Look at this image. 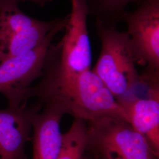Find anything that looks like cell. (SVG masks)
<instances>
[{"mask_svg":"<svg viewBox=\"0 0 159 159\" xmlns=\"http://www.w3.org/2000/svg\"><path fill=\"white\" fill-rule=\"evenodd\" d=\"M27 97H35L43 105H57L65 114L85 121L113 117L129 122L116 98L91 69L50 84L31 86Z\"/></svg>","mask_w":159,"mask_h":159,"instance_id":"cell-1","label":"cell"},{"mask_svg":"<svg viewBox=\"0 0 159 159\" xmlns=\"http://www.w3.org/2000/svg\"><path fill=\"white\" fill-rule=\"evenodd\" d=\"M87 16L83 0H75V4L71 6L63 37L56 44L51 43L47 51L39 83L50 84L91 69L92 55Z\"/></svg>","mask_w":159,"mask_h":159,"instance_id":"cell-2","label":"cell"},{"mask_svg":"<svg viewBox=\"0 0 159 159\" xmlns=\"http://www.w3.org/2000/svg\"><path fill=\"white\" fill-rule=\"evenodd\" d=\"M94 28L101 41V50L92 70L117 100L130 94L139 75L129 36L126 31L98 21H95Z\"/></svg>","mask_w":159,"mask_h":159,"instance_id":"cell-3","label":"cell"},{"mask_svg":"<svg viewBox=\"0 0 159 159\" xmlns=\"http://www.w3.org/2000/svg\"><path fill=\"white\" fill-rule=\"evenodd\" d=\"M86 123L87 148L98 157L111 155L122 159H159L146 138L126 120L104 117Z\"/></svg>","mask_w":159,"mask_h":159,"instance_id":"cell-4","label":"cell"},{"mask_svg":"<svg viewBox=\"0 0 159 159\" xmlns=\"http://www.w3.org/2000/svg\"><path fill=\"white\" fill-rule=\"evenodd\" d=\"M69 16L62 18L39 46L0 63V93L7 99L8 107L26 106L27 91L34 80L42 76L48 48L56 35L65 28Z\"/></svg>","mask_w":159,"mask_h":159,"instance_id":"cell-5","label":"cell"},{"mask_svg":"<svg viewBox=\"0 0 159 159\" xmlns=\"http://www.w3.org/2000/svg\"><path fill=\"white\" fill-rule=\"evenodd\" d=\"M15 0H0V63L39 46L62 18L42 21L22 11Z\"/></svg>","mask_w":159,"mask_h":159,"instance_id":"cell-6","label":"cell"},{"mask_svg":"<svg viewBox=\"0 0 159 159\" xmlns=\"http://www.w3.org/2000/svg\"><path fill=\"white\" fill-rule=\"evenodd\" d=\"M124 21L135 63L159 70V0H144Z\"/></svg>","mask_w":159,"mask_h":159,"instance_id":"cell-7","label":"cell"},{"mask_svg":"<svg viewBox=\"0 0 159 159\" xmlns=\"http://www.w3.org/2000/svg\"><path fill=\"white\" fill-rule=\"evenodd\" d=\"M43 105L37 102L18 108L0 110V159H28L25 145L34 114Z\"/></svg>","mask_w":159,"mask_h":159,"instance_id":"cell-8","label":"cell"},{"mask_svg":"<svg viewBox=\"0 0 159 159\" xmlns=\"http://www.w3.org/2000/svg\"><path fill=\"white\" fill-rule=\"evenodd\" d=\"M44 106L43 111L36 113L32 120L33 159H56L61 147L60 121L65 113L57 105Z\"/></svg>","mask_w":159,"mask_h":159,"instance_id":"cell-9","label":"cell"},{"mask_svg":"<svg viewBox=\"0 0 159 159\" xmlns=\"http://www.w3.org/2000/svg\"><path fill=\"white\" fill-rule=\"evenodd\" d=\"M133 127L159 154V97L129 96L117 100Z\"/></svg>","mask_w":159,"mask_h":159,"instance_id":"cell-10","label":"cell"},{"mask_svg":"<svg viewBox=\"0 0 159 159\" xmlns=\"http://www.w3.org/2000/svg\"><path fill=\"white\" fill-rule=\"evenodd\" d=\"M144 0H83L87 8L88 15L107 26L117 27L124 21L127 7L130 4L137 6Z\"/></svg>","mask_w":159,"mask_h":159,"instance_id":"cell-11","label":"cell"},{"mask_svg":"<svg viewBox=\"0 0 159 159\" xmlns=\"http://www.w3.org/2000/svg\"><path fill=\"white\" fill-rule=\"evenodd\" d=\"M87 142L86 121L74 118L70 129L63 134L61 147L56 159H83Z\"/></svg>","mask_w":159,"mask_h":159,"instance_id":"cell-12","label":"cell"},{"mask_svg":"<svg viewBox=\"0 0 159 159\" xmlns=\"http://www.w3.org/2000/svg\"><path fill=\"white\" fill-rule=\"evenodd\" d=\"M15 1H16L18 2L29 1V2H31L35 4L38 6L43 7V6H45L47 3L51 2L52 0H15Z\"/></svg>","mask_w":159,"mask_h":159,"instance_id":"cell-13","label":"cell"},{"mask_svg":"<svg viewBox=\"0 0 159 159\" xmlns=\"http://www.w3.org/2000/svg\"><path fill=\"white\" fill-rule=\"evenodd\" d=\"M100 159H122L120 158L117 156H103V157H99Z\"/></svg>","mask_w":159,"mask_h":159,"instance_id":"cell-14","label":"cell"},{"mask_svg":"<svg viewBox=\"0 0 159 159\" xmlns=\"http://www.w3.org/2000/svg\"><path fill=\"white\" fill-rule=\"evenodd\" d=\"M71 6H73L75 3V0H71Z\"/></svg>","mask_w":159,"mask_h":159,"instance_id":"cell-15","label":"cell"},{"mask_svg":"<svg viewBox=\"0 0 159 159\" xmlns=\"http://www.w3.org/2000/svg\"></svg>","mask_w":159,"mask_h":159,"instance_id":"cell-16","label":"cell"}]
</instances>
